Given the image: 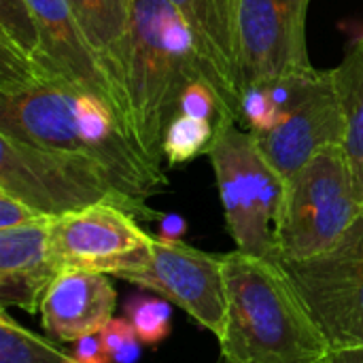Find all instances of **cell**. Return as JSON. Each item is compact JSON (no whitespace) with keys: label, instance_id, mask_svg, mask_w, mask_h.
<instances>
[{"label":"cell","instance_id":"cell-23","mask_svg":"<svg viewBox=\"0 0 363 363\" xmlns=\"http://www.w3.org/2000/svg\"><path fill=\"white\" fill-rule=\"evenodd\" d=\"M40 217L43 215H38L32 206H28L19 198L11 196L9 191L0 189V230L19 228V225L32 223Z\"/></svg>","mask_w":363,"mask_h":363},{"label":"cell","instance_id":"cell-1","mask_svg":"<svg viewBox=\"0 0 363 363\" xmlns=\"http://www.w3.org/2000/svg\"><path fill=\"white\" fill-rule=\"evenodd\" d=\"M0 132L98 162L134 202L166 191L168 177L119 111L60 72L40 53L0 43Z\"/></svg>","mask_w":363,"mask_h":363},{"label":"cell","instance_id":"cell-15","mask_svg":"<svg viewBox=\"0 0 363 363\" xmlns=\"http://www.w3.org/2000/svg\"><path fill=\"white\" fill-rule=\"evenodd\" d=\"M51 217L0 230V304L28 315L40 313V302L60 274L49 245Z\"/></svg>","mask_w":363,"mask_h":363},{"label":"cell","instance_id":"cell-6","mask_svg":"<svg viewBox=\"0 0 363 363\" xmlns=\"http://www.w3.org/2000/svg\"><path fill=\"white\" fill-rule=\"evenodd\" d=\"M211 164L225 228L238 251L281 262L277 219L285 181L264 157L251 132L225 128L213 145Z\"/></svg>","mask_w":363,"mask_h":363},{"label":"cell","instance_id":"cell-3","mask_svg":"<svg viewBox=\"0 0 363 363\" xmlns=\"http://www.w3.org/2000/svg\"><path fill=\"white\" fill-rule=\"evenodd\" d=\"M204 66L187 23L170 0H132L125 51V98L132 132L162 162V140L183 89Z\"/></svg>","mask_w":363,"mask_h":363},{"label":"cell","instance_id":"cell-10","mask_svg":"<svg viewBox=\"0 0 363 363\" xmlns=\"http://www.w3.org/2000/svg\"><path fill=\"white\" fill-rule=\"evenodd\" d=\"M121 281L151 289L185 311L206 332L221 336L228 313L223 255L204 253L183 240L153 236L145 268L125 274Z\"/></svg>","mask_w":363,"mask_h":363},{"label":"cell","instance_id":"cell-4","mask_svg":"<svg viewBox=\"0 0 363 363\" xmlns=\"http://www.w3.org/2000/svg\"><path fill=\"white\" fill-rule=\"evenodd\" d=\"M0 189L51 219L94 204L121 206L136 219H160V213L130 200L98 162L79 153L30 145L2 132Z\"/></svg>","mask_w":363,"mask_h":363},{"label":"cell","instance_id":"cell-2","mask_svg":"<svg viewBox=\"0 0 363 363\" xmlns=\"http://www.w3.org/2000/svg\"><path fill=\"white\" fill-rule=\"evenodd\" d=\"M223 363H323L332 347L281 262L223 253Z\"/></svg>","mask_w":363,"mask_h":363},{"label":"cell","instance_id":"cell-19","mask_svg":"<svg viewBox=\"0 0 363 363\" xmlns=\"http://www.w3.org/2000/svg\"><path fill=\"white\" fill-rule=\"evenodd\" d=\"M217 128L213 121L196 119L189 115H174L162 140V153L170 166L187 164L200 155H208L217 143Z\"/></svg>","mask_w":363,"mask_h":363},{"label":"cell","instance_id":"cell-22","mask_svg":"<svg viewBox=\"0 0 363 363\" xmlns=\"http://www.w3.org/2000/svg\"><path fill=\"white\" fill-rule=\"evenodd\" d=\"M100 338L113 363H132L140 355V338L128 319H111L102 330Z\"/></svg>","mask_w":363,"mask_h":363},{"label":"cell","instance_id":"cell-11","mask_svg":"<svg viewBox=\"0 0 363 363\" xmlns=\"http://www.w3.org/2000/svg\"><path fill=\"white\" fill-rule=\"evenodd\" d=\"M253 134V132H251ZM345 119L336 94L334 72L317 70L281 125L268 134H253L264 157L283 181L332 145H342Z\"/></svg>","mask_w":363,"mask_h":363},{"label":"cell","instance_id":"cell-12","mask_svg":"<svg viewBox=\"0 0 363 363\" xmlns=\"http://www.w3.org/2000/svg\"><path fill=\"white\" fill-rule=\"evenodd\" d=\"M26 4L38 36V53L68 79L111 102L130 125L123 102L81 30L68 0H26Z\"/></svg>","mask_w":363,"mask_h":363},{"label":"cell","instance_id":"cell-20","mask_svg":"<svg viewBox=\"0 0 363 363\" xmlns=\"http://www.w3.org/2000/svg\"><path fill=\"white\" fill-rule=\"evenodd\" d=\"M125 319L134 325L143 345L155 347L168 338L172 328L170 302L157 296H134L125 304Z\"/></svg>","mask_w":363,"mask_h":363},{"label":"cell","instance_id":"cell-16","mask_svg":"<svg viewBox=\"0 0 363 363\" xmlns=\"http://www.w3.org/2000/svg\"><path fill=\"white\" fill-rule=\"evenodd\" d=\"M68 4L100 64L104 66L113 87L117 89L130 121L125 98V51L132 0H68Z\"/></svg>","mask_w":363,"mask_h":363},{"label":"cell","instance_id":"cell-8","mask_svg":"<svg viewBox=\"0 0 363 363\" xmlns=\"http://www.w3.org/2000/svg\"><path fill=\"white\" fill-rule=\"evenodd\" d=\"M153 236L115 204H94L51 219L49 245L62 270H89L123 279L145 268Z\"/></svg>","mask_w":363,"mask_h":363},{"label":"cell","instance_id":"cell-25","mask_svg":"<svg viewBox=\"0 0 363 363\" xmlns=\"http://www.w3.org/2000/svg\"><path fill=\"white\" fill-rule=\"evenodd\" d=\"M187 223L179 215H160V238L164 240H181Z\"/></svg>","mask_w":363,"mask_h":363},{"label":"cell","instance_id":"cell-17","mask_svg":"<svg viewBox=\"0 0 363 363\" xmlns=\"http://www.w3.org/2000/svg\"><path fill=\"white\" fill-rule=\"evenodd\" d=\"M336 94L342 106L345 134L342 149L357 185L363 211V40L345 55V60L332 70Z\"/></svg>","mask_w":363,"mask_h":363},{"label":"cell","instance_id":"cell-7","mask_svg":"<svg viewBox=\"0 0 363 363\" xmlns=\"http://www.w3.org/2000/svg\"><path fill=\"white\" fill-rule=\"evenodd\" d=\"M281 264L332 351L363 347V215L330 251L313 259Z\"/></svg>","mask_w":363,"mask_h":363},{"label":"cell","instance_id":"cell-13","mask_svg":"<svg viewBox=\"0 0 363 363\" xmlns=\"http://www.w3.org/2000/svg\"><path fill=\"white\" fill-rule=\"evenodd\" d=\"M117 291L108 274L62 270L40 302V323L49 338L77 342L98 334L115 315Z\"/></svg>","mask_w":363,"mask_h":363},{"label":"cell","instance_id":"cell-21","mask_svg":"<svg viewBox=\"0 0 363 363\" xmlns=\"http://www.w3.org/2000/svg\"><path fill=\"white\" fill-rule=\"evenodd\" d=\"M240 121H245L253 134H268L283 121V111L274 102L266 83L249 85L240 96Z\"/></svg>","mask_w":363,"mask_h":363},{"label":"cell","instance_id":"cell-14","mask_svg":"<svg viewBox=\"0 0 363 363\" xmlns=\"http://www.w3.org/2000/svg\"><path fill=\"white\" fill-rule=\"evenodd\" d=\"M194 34L204 74L228 113L240 121L242 79L238 66L234 0H170Z\"/></svg>","mask_w":363,"mask_h":363},{"label":"cell","instance_id":"cell-27","mask_svg":"<svg viewBox=\"0 0 363 363\" xmlns=\"http://www.w3.org/2000/svg\"><path fill=\"white\" fill-rule=\"evenodd\" d=\"M362 40H363V36H362Z\"/></svg>","mask_w":363,"mask_h":363},{"label":"cell","instance_id":"cell-5","mask_svg":"<svg viewBox=\"0 0 363 363\" xmlns=\"http://www.w3.org/2000/svg\"><path fill=\"white\" fill-rule=\"evenodd\" d=\"M362 215L345 149L332 145L285 181L277 219L281 262H304L330 251Z\"/></svg>","mask_w":363,"mask_h":363},{"label":"cell","instance_id":"cell-26","mask_svg":"<svg viewBox=\"0 0 363 363\" xmlns=\"http://www.w3.org/2000/svg\"><path fill=\"white\" fill-rule=\"evenodd\" d=\"M323 363H363V347L357 349H336Z\"/></svg>","mask_w":363,"mask_h":363},{"label":"cell","instance_id":"cell-9","mask_svg":"<svg viewBox=\"0 0 363 363\" xmlns=\"http://www.w3.org/2000/svg\"><path fill=\"white\" fill-rule=\"evenodd\" d=\"M311 0H234L242 89L317 68L308 57Z\"/></svg>","mask_w":363,"mask_h":363},{"label":"cell","instance_id":"cell-18","mask_svg":"<svg viewBox=\"0 0 363 363\" xmlns=\"http://www.w3.org/2000/svg\"><path fill=\"white\" fill-rule=\"evenodd\" d=\"M0 363H79L47 338L19 325L6 308L0 311Z\"/></svg>","mask_w":363,"mask_h":363},{"label":"cell","instance_id":"cell-24","mask_svg":"<svg viewBox=\"0 0 363 363\" xmlns=\"http://www.w3.org/2000/svg\"><path fill=\"white\" fill-rule=\"evenodd\" d=\"M72 355L77 357L79 363H113L111 362V355L104 349V342L100 338V332L98 334H89V336L77 340Z\"/></svg>","mask_w":363,"mask_h":363}]
</instances>
